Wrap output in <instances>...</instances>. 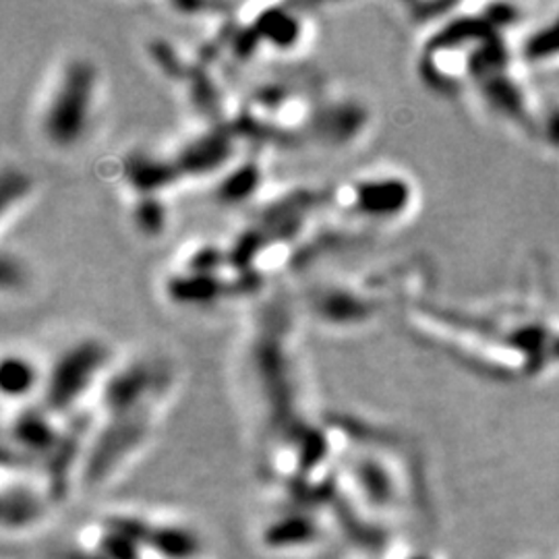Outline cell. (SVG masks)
<instances>
[{
    "label": "cell",
    "mask_w": 559,
    "mask_h": 559,
    "mask_svg": "<svg viewBox=\"0 0 559 559\" xmlns=\"http://www.w3.org/2000/svg\"><path fill=\"white\" fill-rule=\"evenodd\" d=\"M177 388L173 362L145 355L117 360L102 388L81 460V479L104 487L152 441Z\"/></svg>",
    "instance_id": "1"
},
{
    "label": "cell",
    "mask_w": 559,
    "mask_h": 559,
    "mask_svg": "<svg viewBox=\"0 0 559 559\" xmlns=\"http://www.w3.org/2000/svg\"><path fill=\"white\" fill-rule=\"evenodd\" d=\"M98 62L83 52L62 55L46 71L32 106V127L52 152H75L98 129L106 85Z\"/></svg>",
    "instance_id": "2"
},
{
    "label": "cell",
    "mask_w": 559,
    "mask_h": 559,
    "mask_svg": "<svg viewBox=\"0 0 559 559\" xmlns=\"http://www.w3.org/2000/svg\"><path fill=\"white\" fill-rule=\"evenodd\" d=\"M417 205V187L396 170L362 173L325 195V216L332 218L334 239L381 235L408 221ZM330 233V235H332Z\"/></svg>",
    "instance_id": "3"
},
{
    "label": "cell",
    "mask_w": 559,
    "mask_h": 559,
    "mask_svg": "<svg viewBox=\"0 0 559 559\" xmlns=\"http://www.w3.org/2000/svg\"><path fill=\"white\" fill-rule=\"evenodd\" d=\"M399 267H367L311 288L309 313L325 328L360 330L378 321L381 313L404 297L413 282H399Z\"/></svg>",
    "instance_id": "4"
},
{
    "label": "cell",
    "mask_w": 559,
    "mask_h": 559,
    "mask_svg": "<svg viewBox=\"0 0 559 559\" xmlns=\"http://www.w3.org/2000/svg\"><path fill=\"white\" fill-rule=\"evenodd\" d=\"M2 185L15 189L13 193L2 191V226L7 228V224L13 216H20L23 203L34 200V180L29 179L21 168L4 164Z\"/></svg>",
    "instance_id": "5"
}]
</instances>
